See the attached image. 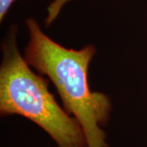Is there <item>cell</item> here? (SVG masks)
<instances>
[{
    "instance_id": "277c9868",
    "label": "cell",
    "mask_w": 147,
    "mask_h": 147,
    "mask_svg": "<svg viewBox=\"0 0 147 147\" xmlns=\"http://www.w3.org/2000/svg\"><path fill=\"white\" fill-rule=\"evenodd\" d=\"M16 0H0V21L4 20L7 13Z\"/></svg>"
},
{
    "instance_id": "7a4b0ae2",
    "label": "cell",
    "mask_w": 147,
    "mask_h": 147,
    "mask_svg": "<svg viewBox=\"0 0 147 147\" xmlns=\"http://www.w3.org/2000/svg\"><path fill=\"white\" fill-rule=\"evenodd\" d=\"M18 29L9 28L2 42L0 115H20L42 128L57 147H88L78 120L60 105L48 88V80L35 73L20 53Z\"/></svg>"
},
{
    "instance_id": "6da1fadb",
    "label": "cell",
    "mask_w": 147,
    "mask_h": 147,
    "mask_svg": "<svg viewBox=\"0 0 147 147\" xmlns=\"http://www.w3.org/2000/svg\"><path fill=\"white\" fill-rule=\"evenodd\" d=\"M26 24L29 34L23 54L26 61L53 84L64 109L82 127L88 147H110L103 128L110 121L111 100L103 92L92 91L88 80L96 47L68 48L47 36L34 18H28Z\"/></svg>"
},
{
    "instance_id": "3957f363",
    "label": "cell",
    "mask_w": 147,
    "mask_h": 147,
    "mask_svg": "<svg viewBox=\"0 0 147 147\" xmlns=\"http://www.w3.org/2000/svg\"><path fill=\"white\" fill-rule=\"evenodd\" d=\"M71 0H53L50 3L47 8V15L44 21L45 26H50L56 21L64 7Z\"/></svg>"
}]
</instances>
